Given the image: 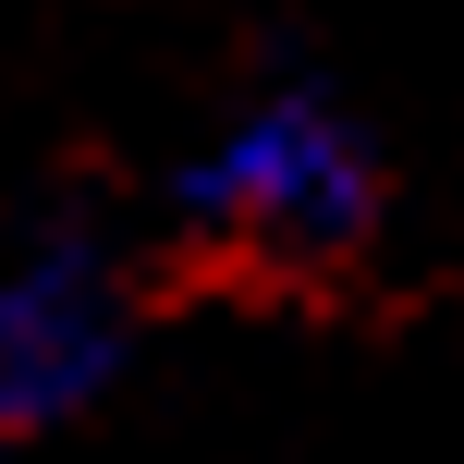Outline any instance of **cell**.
Instances as JSON below:
<instances>
[{
    "mask_svg": "<svg viewBox=\"0 0 464 464\" xmlns=\"http://www.w3.org/2000/svg\"><path fill=\"white\" fill-rule=\"evenodd\" d=\"M392 220V147L318 62L245 73L171 160V232L220 269H354Z\"/></svg>",
    "mask_w": 464,
    "mask_h": 464,
    "instance_id": "obj_1",
    "label": "cell"
},
{
    "mask_svg": "<svg viewBox=\"0 0 464 464\" xmlns=\"http://www.w3.org/2000/svg\"><path fill=\"white\" fill-rule=\"evenodd\" d=\"M147 281L98 220H37L0 256V452L62 440L135 379Z\"/></svg>",
    "mask_w": 464,
    "mask_h": 464,
    "instance_id": "obj_2",
    "label": "cell"
}]
</instances>
